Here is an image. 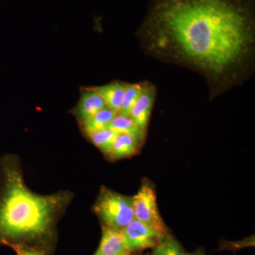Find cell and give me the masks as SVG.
<instances>
[{
  "instance_id": "cell-10",
  "label": "cell",
  "mask_w": 255,
  "mask_h": 255,
  "mask_svg": "<svg viewBox=\"0 0 255 255\" xmlns=\"http://www.w3.org/2000/svg\"><path fill=\"white\" fill-rule=\"evenodd\" d=\"M141 145L132 135L124 132H118L107 156L111 159H120L130 157L136 153Z\"/></svg>"
},
{
  "instance_id": "cell-16",
  "label": "cell",
  "mask_w": 255,
  "mask_h": 255,
  "mask_svg": "<svg viewBox=\"0 0 255 255\" xmlns=\"http://www.w3.org/2000/svg\"><path fill=\"white\" fill-rule=\"evenodd\" d=\"M4 246H9V248H11L15 252L16 255H44L41 252L36 251L33 248L22 246V245L7 243V244H5Z\"/></svg>"
},
{
  "instance_id": "cell-13",
  "label": "cell",
  "mask_w": 255,
  "mask_h": 255,
  "mask_svg": "<svg viewBox=\"0 0 255 255\" xmlns=\"http://www.w3.org/2000/svg\"><path fill=\"white\" fill-rule=\"evenodd\" d=\"M145 82L135 84L127 83L122 99V106L119 112V115L129 117L132 106L141 94Z\"/></svg>"
},
{
  "instance_id": "cell-17",
  "label": "cell",
  "mask_w": 255,
  "mask_h": 255,
  "mask_svg": "<svg viewBox=\"0 0 255 255\" xmlns=\"http://www.w3.org/2000/svg\"><path fill=\"white\" fill-rule=\"evenodd\" d=\"M187 255H206L205 252L203 249H198L191 253H187Z\"/></svg>"
},
{
  "instance_id": "cell-8",
  "label": "cell",
  "mask_w": 255,
  "mask_h": 255,
  "mask_svg": "<svg viewBox=\"0 0 255 255\" xmlns=\"http://www.w3.org/2000/svg\"><path fill=\"white\" fill-rule=\"evenodd\" d=\"M128 253L122 232L103 226L102 240L94 255H124Z\"/></svg>"
},
{
  "instance_id": "cell-18",
  "label": "cell",
  "mask_w": 255,
  "mask_h": 255,
  "mask_svg": "<svg viewBox=\"0 0 255 255\" xmlns=\"http://www.w3.org/2000/svg\"><path fill=\"white\" fill-rule=\"evenodd\" d=\"M124 255H132L131 253H127V254H125Z\"/></svg>"
},
{
  "instance_id": "cell-1",
  "label": "cell",
  "mask_w": 255,
  "mask_h": 255,
  "mask_svg": "<svg viewBox=\"0 0 255 255\" xmlns=\"http://www.w3.org/2000/svg\"><path fill=\"white\" fill-rule=\"evenodd\" d=\"M136 36L146 55L200 74L211 99L254 73L253 0H152Z\"/></svg>"
},
{
  "instance_id": "cell-12",
  "label": "cell",
  "mask_w": 255,
  "mask_h": 255,
  "mask_svg": "<svg viewBox=\"0 0 255 255\" xmlns=\"http://www.w3.org/2000/svg\"><path fill=\"white\" fill-rule=\"evenodd\" d=\"M117 115L109 107H106L95 114L90 120L80 125L82 132L87 136L93 132L107 128L109 124Z\"/></svg>"
},
{
  "instance_id": "cell-9",
  "label": "cell",
  "mask_w": 255,
  "mask_h": 255,
  "mask_svg": "<svg viewBox=\"0 0 255 255\" xmlns=\"http://www.w3.org/2000/svg\"><path fill=\"white\" fill-rule=\"evenodd\" d=\"M127 85V82L114 80L107 85L90 87L105 100L107 107L118 114Z\"/></svg>"
},
{
  "instance_id": "cell-2",
  "label": "cell",
  "mask_w": 255,
  "mask_h": 255,
  "mask_svg": "<svg viewBox=\"0 0 255 255\" xmlns=\"http://www.w3.org/2000/svg\"><path fill=\"white\" fill-rule=\"evenodd\" d=\"M70 192L38 195L26 187L18 159H1L0 245L19 244L41 252L53 245L58 218L70 204Z\"/></svg>"
},
{
  "instance_id": "cell-15",
  "label": "cell",
  "mask_w": 255,
  "mask_h": 255,
  "mask_svg": "<svg viewBox=\"0 0 255 255\" xmlns=\"http://www.w3.org/2000/svg\"><path fill=\"white\" fill-rule=\"evenodd\" d=\"M155 255H187L181 245L170 234L162 238L160 243L154 248Z\"/></svg>"
},
{
  "instance_id": "cell-6",
  "label": "cell",
  "mask_w": 255,
  "mask_h": 255,
  "mask_svg": "<svg viewBox=\"0 0 255 255\" xmlns=\"http://www.w3.org/2000/svg\"><path fill=\"white\" fill-rule=\"evenodd\" d=\"M157 90L153 84L145 82L143 90L132 106L129 118L142 131H147L151 112L155 103Z\"/></svg>"
},
{
  "instance_id": "cell-3",
  "label": "cell",
  "mask_w": 255,
  "mask_h": 255,
  "mask_svg": "<svg viewBox=\"0 0 255 255\" xmlns=\"http://www.w3.org/2000/svg\"><path fill=\"white\" fill-rule=\"evenodd\" d=\"M94 211L104 226L122 231L135 219L132 198L102 187Z\"/></svg>"
},
{
  "instance_id": "cell-14",
  "label": "cell",
  "mask_w": 255,
  "mask_h": 255,
  "mask_svg": "<svg viewBox=\"0 0 255 255\" xmlns=\"http://www.w3.org/2000/svg\"><path fill=\"white\" fill-rule=\"evenodd\" d=\"M118 132L109 128L103 129L87 135L92 143L97 146L106 155L110 152L112 144Z\"/></svg>"
},
{
  "instance_id": "cell-19",
  "label": "cell",
  "mask_w": 255,
  "mask_h": 255,
  "mask_svg": "<svg viewBox=\"0 0 255 255\" xmlns=\"http://www.w3.org/2000/svg\"><path fill=\"white\" fill-rule=\"evenodd\" d=\"M154 255V254H152V255Z\"/></svg>"
},
{
  "instance_id": "cell-4",
  "label": "cell",
  "mask_w": 255,
  "mask_h": 255,
  "mask_svg": "<svg viewBox=\"0 0 255 255\" xmlns=\"http://www.w3.org/2000/svg\"><path fill=\"white\" fill-rule=\"evenodd\" d=\"M135 219L165 237L169 230L161 217L157 204V195L152 183L145 179L139 191L132 198Z\"/></svg>"
},
{
  "instance_id": "cell-7",
  "label": "cell",
  "mask_w": 255,
  "mask_h": 255,
  "mask_svg": "<svg viewBox=\"0 0 255 255\" xmlns=\"http://www.w3.org/2000/svg\"><path fill=\"white\" fill-rule=\"evenodd\" d=\"M106 107H107V104L102 97L91 87H86L82 89L80 100L72 113L80 125H82Z\"/></svg>"
},
{
  "instance_id": "cell-11",
  "label": "cell",
  "mask_w": 255,
  "mask_h": 255,
  "mask_svg": "<svg viewBox=\"0 0 255 255\" xmlns=\"http://www.w3.org/2000/svg\"><path fill=\"white\" fill-rule=\"evenodd\" d=\"M107 128L117 132L129 134L135 137L141 144L145 140L146 132L142 131L141 129L139 128L129 117L117 114L109 124Z\"/></svg>"
},
{
  "instance_id": "cell-5",
  "label": "cell",
  "mask_w": 255,
  "mask_h": 255,
  "mask_svg": "<svg viewBox=\"0 0 255 255\" xmlns=\"http://www.w3.org/2000/svg\"><path fill=\"white\" fill-rule=\"evenodd\" d=\"M130 253L154 249L163 236L145 224L134 219L121 231Z\"/></svg>"
}]
</instances>
